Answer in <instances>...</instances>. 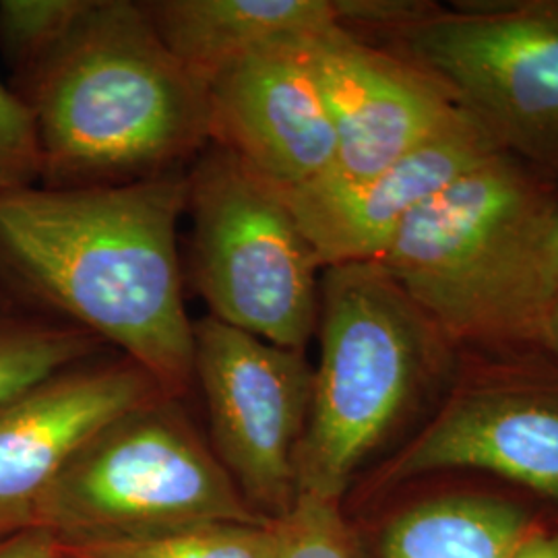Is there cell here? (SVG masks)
<instances>
[{
	"mask_svg": "<svg viewBox=\"0 0 558 558\" xmlns=\"http://www.w3.org/2000/svg\"><path fill=\"white\" fill-rule=\"evenodd\" d=\"M557 292L558 197H553L519 244L484 338H532L539 311Z\"/></svg>",
	"mask_w": 558,
	"mask_h": 558,
	"instance_id": "obj_18",
	"label": "cell"
},
{
	"mask_svg": "<svg viewBox=\"0 0 558 558\" xmlns=\"http://www.w3.org/2000/svg\"><path fill=\"white\" fill-rule=\"evenodd\" d=\"M9 304H15L13 300L9 299L7 294H4V290L0 288V306H9Z\"/></svg>",
	"mask_w": 558,
	"mask_h": 558,
	"instance_id": "obj_25",
	"label": "cell"
},
{
	"mask_svg": "<svg viewBox=\"0 0 558 558\" xmlns=\"http://www.w3.org/2000/svg\"><path fill=\"white\" fill-rule=\"evenodd\" d=\"M15 92L34 119L44 186L154 179L211 143L209 85L170 52L143 2L94 0Z\"/></svg>",
	"mask_w": 558,
	"mask_h": 558,
	"instance_id": "obj_2",
	"label": "cell"
},
{
	"mask_svg": "<svg viewBox=\"0 0 558 558\" xmlns=\"http://www.w3.org/2000/svg\"><path fill=\"white\" fill-rule=\"evenodd\" d=\"M199 380L214 453L263 518L281 519L296 502V459L306 428L313 366L214 317L195 320Z\"/></svg>",
	"mask_w": 558,
	"mask_h": 558,
	"instance_id": "obj_8",
	"label": "cell"
},
{
	"mask_svg": "<svg viewBox=\"0 0 558 558\" xmlns=\"http://www.w3.org/2000/svg\"><path fill=\"white\" fill-rule=\"evenodd\" d=\"M550 199L497 154L414 209L375 263L447 338H484L519 244Z\"/></svg>",
	"mask_w": 558,
	"mask_h": 558,
	"instance_id": "obj_7",
	"label": "cell"
},
{
	"mask_svg": "<svg viewBox=\"0 0 558 558\" xmlns=\"http://www.w3.org/2000/svg\"><path fill=\"white\" fill-rule=\"evenodd\" d=\"M166 398L129 359L85 360L0 405V536L34 527L66 463L112 422Z\"/></svg>",
	"mask_w": 558,
	"mask_h": 558,
	"instance_id": "obj_11",
	"label": "cell"
},
{
	"mask_svg": "<svg viewBox=\"0 0 558 558\" xmlns=\"http://www.w3.org/2000/svg\"><path fill=\"white\" fill-rule=\"evenodd\" d=\"M94 0H2L0 2V50L13 66L17 83L50 59Z\"/></svg>",
	"mask_w": 558,
	"mask_h": 558,
	"instance_id": "obj_19",
	"label": "cell"
},
{
	"mask_svg": "<svg viewBox=\"0 0 558 558\" xmlns=\"http://www.w3.org/2000/svg\"><path fill=\"white\" fill-rule=\"evenodd\" d=\"M308 52L338 133L331 174L308 189L375 179L465 112L414 62L339 25L311 36Z\"/></svg>",
	"mask_w": 558,
	"mask_h": 558,
	"instance_id": "obj_10",
	"label": "cell"
},
{
	"mask_svg": "<svg viewBox=\"0 0 558 558\" xmlns=\"http://www.w3.org/2000/svg\"><path fill=\"white\" fill-rule=\"evenodd\" d=\"M40 149L32 112L0 80V195L40 184Z\"/></svg>",
	"mask_w": 558,
	"mask_h": 558,
	"instance_id": "obj_21",
	"label": "cell"
},
{
	"mask_svg": "<svg viewBox=\"0 0 558 558\" xmlns=\"http://www.w3.org/2000/svg\"><path fill=\"white\" fill-rule=\"evenodd\" d=\"M184 214L186 168L0 195V288L17 306L117 348L179 399L195 379L179 253Z\"/></svg>",
	"mask_w": 558,
	"mask_h": 558,
	"instance_id": "obj_1",
	"label": "cell"
},
{
	"mask_svg": "<svg viewBox=\"0 0 558 558\" xmlns=\"http://www.w3.org/2000/svg\"><path fill=\"white\" fill-rule=\"evenodd\" d=\"M143 7L170 52L207 85L271 41L338 25L333 0H149Z\"/></svg>",
	"mask_w": 558,
	"mask_h": 558,
	"instance_id": "obj_14",
	"label": "cell"
},
{
	"mask_svg": "<svg viewBox=\"0 0 558 558\" xmlns=\"http://www.w3.org/2000/svg\"><path fill=\"white\" fill-rule=\"evenodd\" d=\"M276 530L278 558H356L338 502L299 497Z\"/></svg>",
	"mask_w": 558,
	"mask_h": 558,
	"instance_id": "obj_20",
	"label": "cell"
},
{
	"mask_svg": "<svg viewBox=\"0 0 558 558\" xmlns=\"http://www.w3.org/2000/svg\"><path fill=\"white\" fill-rule=\"evenodd\" d=\"M311 36L271 41L209 83V145L232 154L279 193L319 184L338 158Z\"/></svg>",
	"mask_w": 558,
	"mask_h": 558,
	"instance_id": "obj_9",
	"label": "cell"
},
{
	"mask_svg": "<svg viewBox=\"0 0 558 558\" xmlns=\"http://www.w3.org/2000/svg\"><path fill=\"white\" fill-rule=\"evenodd\" d=\"M193 281L209 317L290 350L319 320V260L278 191L218 145L186 168Z\"/></svg>",
	"mask_w": 558,
	"mask_h": 558,
	"instance_id": "obj_5",
	"label": "cell"
},
{
	"mask_svg": "<svg viewBox=\"0 0 558 558\" xmlns=\"http://www.w3.org/2000/svg\"><path fill=\"white\" fill-rule=\"evenodd\" d=\"M317 331L296 499L339 505L445 359L449 338L375 260L323 269Z\"/></svg>",
	"mask_w": 558,
	"mask_h": 558,
	"instance_id": "obj_3",
	"label": "cell"
},
{
	"mask_svg": "<svg viewBox=\"0 0 558 558\" xmlns=\"http://www.w3.org/2000/svg\"><path fill=\"white\" fill-rule=\"evenodd\" d=\"M513 558H558V534H532L519 546Z\"/></svg>",
	"mask_w": 558,
	"mask_h": 558,
	"instance_id": "obj_24",
	"label": "cell"
},
{
	"mask_svg": "<svg viewBox=\"0 0 558 558\" xmlns=\"http://www.w3.org/2000/svg\"><path fill=\"white\" fill-rule=\"evenodd\" d=\"M445 470H478L558 500V389L484 383L445 403L375 480L377 488Z\"/></svg>",
	"mask_w": 558,
	"mask_h": 558,
	"instance_id": "obj_12",
	"label": "cell"
},
{
	"mask_svg": "<svg viewBox=\"0 0 558 558\" xmlns=\"http://www.w3.org/2000/svg\"><path fill=\"white\" fill-rule=\"evenodd\" d=\"M532 534V519L513 502L445 497L401 513L385 532L383 558H513Z\"/></svg>",
	"mask_w": 558,
	"mask_h": 558,
	"instance_id": "obj_15",
	"label": "cell"
},
{
	"mask_svg": "<svg viewBox=\"0 0 558 558\" xmlns=\"http://www.w3.org/2000/svg\"><path fill=\"white\" fill-rule=\"evenodd\" d=\"M0 558H60L59 542L46 530H23L0 536Z\"/></svg>",
	"mask_w": 558,
	"mask_h": 558,
	"instance_id": "obj_22",
	"label": "cell"
},
{
	"mask_svg": "<svg viewBox=\"0 0 558 558\" xmlns=\"http://www.w3.org/2000/svg\"><path fill=\"white\" fill-rule=\"evenodd\" d=\"M177 399L161 398L106 426L48 488L34 527L57 542L143 538L205 523H267Z\"/></svg>",
	"mask_w": 558,
	"mask_h": 558,
	"instance_id": "obj_4",
	"label": "cell"
},
{
	"mask_svg": "<svg viewBox=\"0 0 558 558\" xmlns=\"http://www.w3.org/2000/svg\"><path fill=\"white\" fill-rule=\"evenodd\" d=\"M505 154L468 112L418 149L350 189L279 193L320 269L379 259L405 218L472 168Z\"/></svg>",
	"mask_w": 558,
	"mask_h": 558,
	"instance_id": "obj_13",
	"label": "cell"
},
{
	"mask_svg": "<svg viewBox=\"0 0 558 558\" xmlns=\"http://www.w3.org/2000/svg\"><path fill=\"white\" fill-rule=\"evenodd\" d=\"M380 40L439 81L505 154L558 166V0L435 4Z\"/></svg>",
	"mask_w": 558,
	"mask_h": 558,
	"instance_id": "obj_6",
	"label": "cell"
},
{
	"mask_svg": "<svg viewBox=\"0 0 558 558\" xmlns=\"http://www.w3.org/2000/svg\"><path fill=\"white\" fill-rule=\"evenodd\" d=\"M62 558H278L276 521L205 523L143 538L59 542Z\"/></svg>",
	"mask_w": 558,
	"mask_h": 558,
	"instance_id": "obj_17",
	"label": "cell"
},
{
	"mask_svg": "<svg viewBox=\"0 0 558 558\" xmlns=\"http://www.w3.org/2000/svg\"><path fill=\"white\" fill-rule=\"evenodd\" d=\"M532 338L539 339V343L558 359V292L539 311L532 329Z\"/></svg>",
	"mask_w": 558,
	"mask_h": 558,
	"instance_id": "obj_23",
	"label": "cell"
},
{
	"mask_svg": "<svg viewBox=\"0 0 558 558\" xmlns=\"http://www.w3.org/2000/svg\"><path fill=\"white\" fill-rule=\"evenodd\" d=\"M101 350V341L75 325L17 304L0 306V405Z\"/></svg>",
	"mask_w": 558,
	"mask_h": 558,
	"instance_id": "obj_16",
	"label": "cell"
},
{
	"mask_svg": "<svg viewBox=\"0 0 558 558\" xmlns=\"http://www.w3.org/2000/svg\"><path fill=\"white\" fill-rule=\"evenodd\" d=\"M60 558H62V557H60Z\"/></svg>",
	"mask_w": 558,
	"mask_h": 558,
	"instance_id": "obj_26",
	"label": "cell"
}]
</instances>
